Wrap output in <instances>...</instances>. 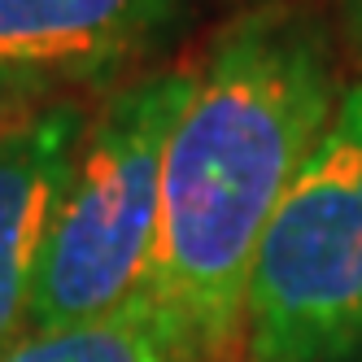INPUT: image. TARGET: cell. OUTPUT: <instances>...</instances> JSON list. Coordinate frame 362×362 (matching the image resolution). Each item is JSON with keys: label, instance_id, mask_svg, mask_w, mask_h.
Returning <instances> with one entry per match:
<instances>
[{"label": "cell", "instance_id": "6da1fadb", "mask_svg": "<svg viewBox=\"0 0 362 362\" xmlns=\"http://www.w3.org/2000/svg\"><path fill=\"white\" fill-rule=\"evenodd\" d=\"M336 100L332 40L310 9H253L214 40L162 148L158 253L144 284L179 362H227L245 345L257 240Z\"/></svg>", "mask_w": 362, "mask_h": 362}, {"label": "cell", "instance_id": "7a4b0ae2", "mask_svg": "<svg viewBox=\"0 0 362 362\" xmlns=\"http://www.w3.org/2000/svg\"><path fill=\"white\" fill-rule=\"evenodd\" d=\"M197 70H162L105 96L74 153L44 240L31 332L118 315L144 297L162 218V148Z\"/></svg>", "mask_w": 362, "mask_h": 362}, {"label": "cell", "instance_id": "3957f363", "mask_svg": "<svg viewBox=\"0 0 362 362\" xmlns=\"http://www.w3.org/2000/svg\"><path fill=\"white\" fill-rule=\"evenodd\" d=\"M249 362H362V83L284 192L245 284Z\"/></svg>", "mask_w": 362, "mask_h": 362}, {"label": "cell", "instance_id": "277c9868", "mask_svg": "<svg viewBox=\"0 0 362 362\" xmlns=\"http://www.w3.org/2000/svg\"><path fill=\"white\" fill-rule=\"evenodd\" d=\"M188 0H0V79L44 100L62 83H100L148 57Z\"/></svg>", "mask_w": 362, "mask_h": 362}, {"label": "cell", "instance_id": "5b68a950", "mask_svg": "<svg viewBox=\"0 0 362 362\" xmlns=\"http://www.w3.org/2000/svg\"><path fill=\"white\" fill-rule=\"evenodd\" d=\"M88 110L48 100L0 132V354L31 332V297Z\"/></svg>", "mask_w": 362, "mask_h": 362}, {"label": "cell", "instance_id": "8992f818", "mask_svg": "<svg viewBox=\"0 0 362 362\" xmlns=\"http://www.w3.org/2000/svg\"><path fill=\"white\" fill-rule=\"evenodd\" d=\"M0 362H179V354L166 341L153 305L140 297L118 315L92 323L27 332L13 349L0 354Z\"/></svg>", "mask_w": 362, "mask_h": 362}, {"label": "cell", "instance_id": "52a82bcc", "mask_svg": "<svg viewBox=\"0 0 362 362\" xmlns=\"http://www.w3.org/2000/svg\"><path fill=\"white\" fill-rule=\"evenodd\" d=\"M35 105H40V100L31 92H22V88H13V83L0 79V132H5L9 122H18L27 110H35Z\"/></svg>", "mask_w": 362, "mask_h": 362}, {"label": "cell", "instance_id": "ba28073f", "mask_svg": "<svg viewBox=\"0 0 362 362\" xmlns=\"http://www.w3.org/2000/svg\"><path fill=\"white\" fill-rule=\"evenodd\" d=\"M336 13H341V31L354 48V57L362 62V0H336Z\"/></svg>", "mask_w": 362, "mask_h": 362}]
</instances>
